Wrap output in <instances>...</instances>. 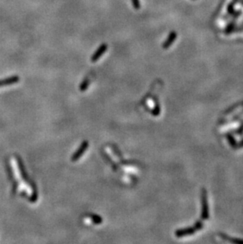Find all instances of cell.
Segmentation results:
<instances>
[{
	"label": "cell",
	"instance_id": "obj_4",
	"mask_svg": "<svg viewBox=\"0 0 243 244\" xmlns=\"http://www.w3.org/2000/svg\"><path fill=\"white\" fill-rule=\"evenodd\" d=\"M132 2H133V6L135 7V9H139L141 7V5H140V1L139 0H132Z\"/></svg>",
	"mask_w": 243,
	"mask_h": 244
},
{
	"label": "cell",
	"instance_id": "obj_3",
	"mask_svg": "<svg viewBox=\"0 0 243 244\" xmlns=\"http://www.w3.org/2000/svg\"><path fill=\"white\" fill-rule=\"evenodd\" d=\"M19 81V77L17 76H12V77H7L3 80H0V87H2L4 86H9V85H13Z\"/></svg>",
	"mask_w": 243,
	"mask_h": 244
},
{
	"label": "cell",
	"instance_id": "obj_1",
	"mask_svg": "<svg viewBox=\"0 0 243 244\" xmlns=\"http://www.w3.org/2000/svg\"><path fill=\"white\" fill-rule=\"evenodd\" d=\"M107 44H101L99 48H98L97 50L94 52V54L92 55V61L93 62V63H95V62H96V61L99 59V58H100V57L103 55L105 53V52L107 51Z\"/></svg>",
	"mask_w": 243,
	"mask_h": 244
},
{
	"label": "cell",
	"instance_id": "obj_2",
	"mask_svg": "<svg viewBox=\"0 0 243 244\" xmlns=\"http://www.w3.org/2000/svg\"><path fill=\"white\" fill-rule=\"evenodd\" d=\"M88 146H89V144H88L87 142H82V144H81V145L80 146V148L78 149V150L75 152L74 154L73 155L72 158H71L72 161H77V160H79L80 157H81V155L83 154L84 152H85L86 149L88 148Z\"/></svg>",
	"mask_w": 243,
	"mask_h": 244
}]
</instances>
